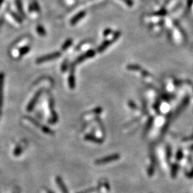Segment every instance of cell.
Segmentation results:
<instances>
[{
    "instance_id": "5b68a950",
    "label": "cell",
    "mask_w": 193,
    "mask_h": 193,
    "mask_svg": "<svg viewBox=\"0 0 193 193\" xmlns=\"http://www.w3.org/2000/svg\"><path fill=\"white\" fill-rule=\"evenodd\" d=\"M94 55H95V52L94 51H89L88 52L84 54L83 55L79 56V57L77 59V62H82V61H83L84 60H85V59L88 58V57H92Z\"/></svg>"
},
{
    "instance_id": "6da1fadb",
    "label": "cell",
    "mask_w": 193,
    "mask_h": 193,
    "mask_svg": "<svg viewBox=\"0 0 193 193\" xmlns=\"http://www.w3.org/2000/svg\"><path fill=\"white\" fill-rule=\"evenodd\" d=\"M60 55H61V53L59 52H53V53H51V54H48V55L40 56V57H39L38 59H37V64H40V63H43L44 62H47V61L55 60V59L60 57Z\"/></svg>"
},
{
    "instance_id": "8fae6325",
    "label": "cell",
    "mask_w": 193,
    "mask_h": 193,
    "mask_svg": "<svg viewBox=\"0 0 193 193\" xmlns=\"http://www.w3.org/2000/svg\"><path fill=\"white\" fill-rule=\"evenodd\" d=\"M72 43V40L71 39H67V41H66L64 44H63V45L62 47V49H63V50H66L67 48H69L70 46H71V44Z\"/></svg>"
},
{
    "instance_id": "52a82bcc",
    "label": "cell",
    "mask_w": 193,
    "mask_h": 193,
    "mask_svg": "<svg viewBox=\"0 0 193 193\" xmlns=\"http://www.w3.org/2000/svg\"><path fill=\"white\" fill-rule=\"evenodd\" d=\"M41 93H42V92L41 91H39V92L36 95V96H34V98L33 99V100L31 101V102H30V104H29V105L28 106V109H27V110L28 111H31V110H32V108H33V107H34V105H35V103H36V102H37V100H38V97H39V95H41Z\"/></svg>"
},
{
    "instance_id": "ba28073f",
    "label": "cell",
    "mask_w": 193,
    "mask_h": 193,
    "mask_svg": "<svg viewBox=\"0 0 193 193\" xmlns=\"http://www.w3.org/2000/svg\"><path fill=\"white\" fill-rule=\"evenodd\" d=\"M9 13H10V15L12 16V17L15 19L16 22L19 23V24H22V18L21 17L20 15H18L17 14L14 12V11H9Z\"/></svg>"
},
{
    "instance_id": "9c48e42d",
    "label": "cell",
    "mask_w": 193,
    "mask_h": 193,
    "mask_svg": "<svg viewBox=\"0 0 193 193\" xmlns=\"http://www.w3.org/2000/svg\"><path fill=\"white\" fill-rule=\"evenodd\" d=\"M37 32H38V34L40 36H45L46 35V31L44 29V28L41 25H38L37 27Z\"/></svg>"
},
{
    "instance_id": "30bf717a",
    "label": "cell",
    "mask_w": 193,
    "mask_h": 193,
    "mask_svg": "<svg viewBox=\"0 0 193 193\" xmlns=\"http://www.w3.org/2000/svg\"><path fill=\"white\" fill-rule=\"evenodd\" d=\"M30 50V47L29 46H25V47H23L22 48L20 49V56H22V55H26V54L28 53Z\"/></svg>"
},
{
    "instance_id": "5bb4252c",
    "label": "cell",
    "mask_w": 193,
    "mask_h": 193,
    "mask_svg": "<svg viewBox=\"0 0 193 193\" xmlns=\"http://www.w3.org/2000/svg\"><path fill=\"white\" fill-rule=\"evenodd\" d=\"M29 11H34V7H33L32 4H29Z\"/></svg>"
},
{
    "instance_id": "7a4b0ae2",
    "label": "cell",
    "mask_w": 193,
    "mask_h": 193,
    "mask_svg": "<svg viewBox=\"0 0 193 193\" xmlns=\"http://www.w3.org/2000/svg\"><path fill=\"white\" fill-rule=\"evenodd\" d=\"M119 37V33H117L116 34H114V37H113L112 39H110V40H107V41L105 42L104 43H103L102 45H101L100 47L98 48V51L100 52H102L103 50H105V49L107 48L108 46H110V44H112L113 42H114L117 38H118Z\"/></svg>"
},
{
    "instance_id": "277c9868",
    "label": "cell",
    "mask_w": 193,
    "mask_h": 193,
    "mask_svg": "<svg viewBox=\"0 0 193 193\" xmlns=\"http://www.w3.org/2000/svg\"><path fill=\"white\" fill-rule=\"evenodd\" d=\"M3 84H4V74L0 73V107L2 105L3 100Z\"/></svg>"
},
{
    "instance_id": "4fadbf2b",
    "label": "cell",
    "mask_w": 193,
    "mask_h": 193,
    "mask_svg": "<svg viewBox=\"0 0 193 193\" xmlns=\"http://www.w3.org/2000/svg\"><path fill=\"white\" fill-rule=\"evenodd\" d=\"M122 1L125 2V3L128 4V6H129V7H131L132 5V4H133L132 2V0H122Z\"/></svg>"
},
{
    "instance_id": "9a60e30c",
    "label": "cell",
    "mask_w": 193,
    "mask_h": 193,
    "mask_svg": "<svg viewBox=\"0 0 193 193\" xmlns=\"http://www.w3.org/2000/svg\"><path fill=\"white\" fill-rule=\"evenodd\" d=\"M3 2H4V0H0V7H1V6H2V3H3Z\"/></svg>"
},
{
    "instance_id": "3957f363",
    "label": "cell",
    "mask_w": 193,
    "mask_h": 193,
    "mask_svg": "<svg viewBox=\"0 0 193 193\" xmlns=\"http://www.w3.org/2000/svg\"><path fill=\"white\" fill-rule=\"evenodd\" d=\"M85 15H86V13L84 12V11H81V12L77 14V15L76 16H74V17L72 19L71 21H70V22H71V25H76L79 20H81L84 17Z\"/></svg>"
},
{
    "instance_id": "7c38bea8",
    "label": "cell",
    "mask_w": 193,
    "mask_h": 193,
    "mask_svg": "<svg viewBox=\"0 0 193 193\" xmlns=\"http://www.w3.org/2000/svg\"><path fill=\"white\" fill-rule=\"evenodd\" d=\"M32 5H33V7H34V10L36 11L37 12H39V11H40L41 10L40 7L39 6V4L38 3H37V2L36 1V0H33Z\"/></svg>"
},
{
    "instance_id": "8992f818",
    "label": "cell",
    "mask_w": 193,
    "mask_h": 193,
    "mask_svg": "<svg viewBox=\"0 0 193 193\" xmlns=\"http://www.w3.org/2000/svg\"><path fill=\"white\" fill-rule=\"evenodd\" d=\"M16 8H17L19 12H20L23 16H24V17H25V14L24 12V9H23L22 1H21V0H16Z\"/></svg>"
}]
</instances>
